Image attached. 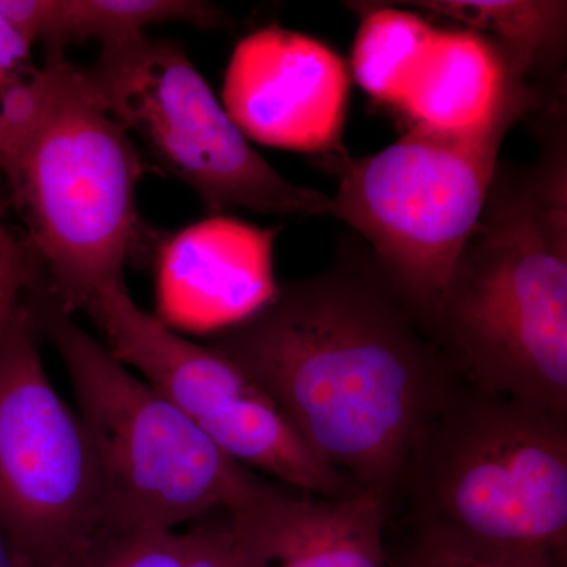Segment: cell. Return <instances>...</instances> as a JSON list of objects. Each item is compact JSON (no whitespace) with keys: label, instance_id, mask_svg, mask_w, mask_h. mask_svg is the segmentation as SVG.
Masks as SVG:
<instances>
[{"label":"cell","instance_id":"5bb4252c","mask_svg":"<svg viewBox=\"0 0 567 567\" xmlns=\"http://www.w3.org/2000/svg\"><path fill=\"white\" fill-rule=\"evenodd\" d=\"M0 14L33 47L44 44V52L89 40L111 43L164 22L199 29L230 24L221 10L199 0H0Z\"/></svg>","mask_w":567,"mask_h":567},{"label":"cell","instance_id":"9a60e30c","mask_svg":"<svg viewBox=\"0 0 567 567\" xmlns=\"http://www.w3.org/2000/svg\"><path fill=\"white\" fill-rule=\"evenodd\" d=\"M461 22L495 41L517 74L547 92L561 91L566 58L565 0H424L399 2Z\"/></svg>","mask_w":567,"mask_h":567},{"label":"cell","instance_id":"8fae6325","mask_svg":"<svg viewBox=\"0 0 567 567\" xmlns=\"http://www.w3.org/2000/svg\"><path fill=\"white\" fill-rule=\"evenodd\" d=\"M238 567H388L385 499L322 498L265 483L230 511Z\"/></svg>","mask_w":567,"mask_h":567},{"label":"cell","instance_id":"ffe728a7","mask_svg":"<svg viewBox=\"0 0 567 567\" xmlns=\"http://www.w3.org/2000/svg\"><path fill=\"white\" fill-rule=\"evenodd\" d=\"M388 567H503L477 559L462 557L453 551L421 543L410 537L401 550L390 554L388 550Z\"/></svg>","mask_w":567,"mask_h":567},{"label":"cell","instance_id":"9c48e42d","mask_svg":"<svg viewBox=\"0 0 567 567\" xmlns=\"http://www.w3.org/2000/svg\"><path fill=\"white\" fill-rule=\"evenodd\" d=\"M81 311L103 344L185 413L226 456L279 484L344 498L360 492L349 477L320 461L279 406L212 347L183 338L133 300L126 284L93 295Z\"/></svg>","mask_w":567,"mask_h":567},{"label":"cell","instance_id":"e0dca14e","mask_svg":"<svg viewBox=\"0 0 567 567\" xmlns=\"http://www.w3.org/2000/svg\"><path fill=\"white\" fill-rule=\"evenodd\" d=\"M50 567H185V540L173 529H103Z\"/></svg>","mask_w":567,"mask_h":567},{"label":"cell","instance_id":"52a82bcc","mask_svg":"<svg viewBox=\"0 0 567 567\" xmlns=\"http://www.w3.org/2000/svg\"><path fill=\"white\" fill-rule=\"evenodd\" d=\"M85 73L112 117L210 215L331 216L328 194L290 182L249 144L181 44L145 32L111 41Z\"/></svg>","mask_w":567,"mask_h":567},{"label":"cell","instance_id":"6da1fadb","mask_svg":"<svg viewBox=\"0 0 567 567\" xmlns=\"http://www.w3.org/2000/svg\"><path fill=\"white\" fill-rule=\"evenodd\" d=\"M207 346L320 461L386 505L416 435L461 380L371 249L350 237L327 270L276 287Z\"/></svg>","mask_w":567,"mask_h":567},{"label":"cell","instance_id":"ba28073f","mask_svg":"<svg viewBox=\"0 0 567 567\" xmlns=\"http://www.w3.org/2000/svg\"><path fill=\"white\" fill-rule=\"evenodd\" d=\"M28 292L0 331V527L29 566L50 567L110 516L91 439L44 368Z\"/></svg>","mask_w":567,"mask_h":567},{"label":"cell","instance_id":"7c38bea8","mask_svg":"<svg viewBox=\"0 0 567 567\" xmlns=\"http://www.w3.org/2000/svg\"><path fill=\"white\" fill-rule=\"evenodd\" d=\"M281 227L210 215L162 234L156 264L164 303L183 297V315L208 334L251 315L275 293L274 249Z\"/></svg>","mask_w":567,"mask_h":567},{"label":"cell","instance_id":"3957f363","mask_svg":"<svg viewBox=\"0 0 567 567\" xmlns=\"http://www.w3.org/2000/svg\"><path fill=\"white\" fill-rule=\"evenodd\" d=\"M148 164L96 95L85 69L44 52L0 104V182L48 289L70 312L153 260L162 234L141 218Z\"/></svg>","mask_w":567,"mask_h":567},{"label":"cell","instance_id":"603a6c76","mask_svg":"<svg viewBox=\"0 0 567 567\" xmlns=\"http://www.w3.org/2000/svg\"><path fill=\"white\" fill-rule=\"evenodd\" d=\"M0 567H31L2 527H0Z\"/></svg>","mask_w":567,"mask_h":567},{"label":"cell","instance_id":"5b68a950","mask_svg":"<svg viewBox=\"0 0 567 567\" xmlns=\"http://www.w3.org/2000/svg\"><path fill=\"white\" fill-rule=\"evenodd\" d=\"M58 350L102 468L112 529H173L245 503L262 484L93 338L41 281L28 292Z\"/></svg>","mask_w":567,"mask_h":567},{"label":"cell","instance_id":"30bf717a","mask_svg":"<svg viewBox=\"0 0 567 567\" xmlns=\"http://www.w3.org/2000/svg\"><path fill=\"white\" fill-rule=\"evenodd\" d=\"M350 74L322 41L268 25L238 41L223 106L249 141L323 159L344 158Z\"/></svg>","mask_w":567,"mask_h":567},{"label":"cell","instance_id":"8992f818","mask_svg":"<svg viewBox=\"0 0 567 567\" xmlns=\"http://www.w3.org/2000/svg\"><path fill=\"white\" fill-rule=\"evenodd\" d=\"M550 96L517 80L494 117L477 128L412 126L374 155L323 159L339 178L331 216L363 238L424 327L486 207L503 141Z\"/></svg>","mask_w":567,"mask_h":567},{"label":"cell","instance_id":"2e32d148","mask_svg":"<svg viewBox=\"0 0 567 567\" xmlns=\"http://www.w3.org/2000/svg\"><path fill=\"white\" fill-rule=\"evenodd\" d=\"M353 6L363 11L350 61L353 80L377 103L399 111L423 69L439 29L417 14L388 3Z\"/></svg>","mask_w":567,"mask_h":567},{"label":"cell","instance_id":"d6986e66","mask_svg":"<svg viewBox=\"0 0 567 567\" xmlns=\"http://www.w3.org/2000/svg\"><path fill=\"white\" fill-rule=\"evenodd\" d=\"M33 44L0 14V104L35 73Z\"/></svg>","mask_w":567,"mask_h":567},{"label":"cell","instance_id":"44dd1931","mask_svg":"<svg viewBox=\"0 0 567 567\" xmlns=\"http://www.w3.org/2000/svg\"><path fill=\"white\" fill-rule=\"evenodd\" d=\"M43 278V267L35 252L14 265L0 278V331L6 327L11 312L20 305L25 292Z\"/></svg>","mask_w":567,"mask_h":567},{"label":"cell","instance_id":"7402d4cb","mask_svg":"<svg viewBox=\"0 0 567 567\" xmlns=\"http://www.w3.org/2000/svg\"><path fill=\"white\" fill-rule=\"evenodd\" d=\"M11 210L9 196L0 182V278L14 265L33 254L24 234H18L9 223Z\"/></svg>","mask_w":567,"mask_h":567},{"label":"cell","instance_id":"ac0fdd59","mask_svg":"<svg viewBox=\"0 0 567 567\" xmlns=\"http://www.w3.org/2000/svg\"><path fill=\"white\" fill-rule=\"evenodd\" d=\"M185 540V567H238L237 550L226 511L193 522L182 533Z\"/></svg>","mask_w":567,"mask_h":567},{"label":"cell","instance_id":"277c9868","mask_svg":"<svg viewBox=\"0 0 567 567\" xmlns=\"http://www.w3.org/2000/svg\"><path fill=\"white\" fill-rule=\"evenodd\" d=\"M410 537L503 567H567V415L458 380L390 498Z\"/></svg>","mask_w":567,"mask_h":567},{"label":"cell","instance_id":"4fadbf2b","mask_svg":"<svg viewBox=\"0 0 567 567\" xmlns=\"http://www.w3.org/2000/svg\"><path fill=\"white\" fill-rule=\"evenodd\" d=\"M517 80L502 48L468 29H439L404 104L410 128L461 133L491 121Z\"/></svg>","mask_w":567,"mask_h":567},{"label":"cell","instance_id":"7a4b0ae2","mask_svg":"<svg viewBox=\"0 0 567 567\" xmlns=\"http://www.w3.org/2000/svg\"><path fill=\"white\" fill-rule=\"evenodd\" d=\"M529 118L539 156L499 164L425 328L468 385L567 415L565 104Z\"/></svg>","mask_w":567,"mask_h":567}]
</instances>
